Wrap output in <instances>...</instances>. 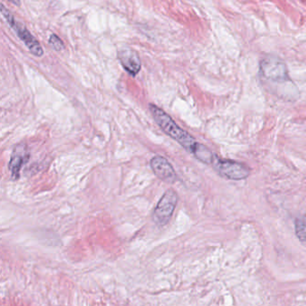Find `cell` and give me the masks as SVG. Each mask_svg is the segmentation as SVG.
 I'll use <instances>...</instances> for the list:
<instances>
[{
  "mask_svg": "<svg viewBox=\"0 0 306 306\" xmlns=\"http://www.w3.org/2000/svg\"><path fill=\"white\" fill-rule=\"evenodd\" d=\"M259 76L270 93L287 101L298 99L299 90L289 76L288 66L277 56L269 55L261 59Z\"/></svg>",
  "mask_w": 306,
  "mask_h": 306,
  "instance_id": "6da1fadb",
  "label": "cell"
},
{
  "mask_svg": "<svg viewBox=\"0 0 306 306\" xmlns=\"http://www.w3.org/2000/svg\"><path fill=\"white\" fill-rule=\"evenodd\" d=\"M148 107H149L151 115H153L154 120L160 127L161 130L165 134H167L168 136L171 137V139L177 142L187 151L193 154L194 151L199 144L197 140H195V138L191 136L187 131L180 127L166 112H164L162 108L157 107V105L150 103Z\"/></svg>",
  "mask_w": 306,
  "mask_h": 306,
  "instance_id": "7a4b0ae2",
  "label": "cell"
},
{
  "mask_svg": "<svg viewBox=\"0 0 306 306\" xmlns=\"http://www.w3.org/2000/svg\"><path fill=\"white\" fill-rule=\"evenodd\" d=\"M212 166L220 177L228 180L241 181L250 176V169L244 163L231 159H223L215 155Z\"/></svg>",
  "mask_w": 306,
  "mask_h": 306,
  "instance_id": "3957f363",
  "label": "cell"
},
{
  "mask_svg": "<svg viewBox=\"0 0 306 306\" xmlns=\"http://www.w3.org/2000/svg\"><path fill=\"white\" fill-rule=\"evenodd\" d=\"M178 195L172 189H168L157 202L152 213V220L157 226L164 227L171 220L178 203Z\"/></svg>",
  "mask_w": 306,
  "mask_h": 306,
  "instance_id": "277c9868",
  "label": "cell"
},
{
  "mask_svg": "<svg viewBox=\"0 0 306 306\" xmlns=\"http://www.w3.org/2000/svg\"><path fill=\"white\" fill-rule=\"evenodd\" d=\"M0 9H1V14L6 18L8 25L11 26L12 29L15 31V33L19 37V39L22 40L26 47L28 48L30 52L34 56L39 57V58L41 56H43L44 52L42 48L40 46V44L38 42V40L32 35V33H30L29 31L26 29V27L21 25L20 22L15 21V19L14 18L11 12L5 8L4 5L1 4Z\"/></svg>",
  "mask_w": 306,
  "mask_h": 306,
  "instance_id": "5b68a950",
  "label": "cell"
},
{
  "mask_svg": "<svg viewBox=\"0 0 306 306\" xmlns=\"http://www.w3.org/2000/svg\"><path fill=\"white\" fill-rule=\"evenodd\" d=\"M150 167L154 174L160 180L166 182L168 184H173L177 180V174L173 167L168 161L167 159L160 155L153 157L150 160Z\"/></svg>",
  "mask_w": 306,
  "mask_h": 306,
  "instance_id": "8992f818",
  "label": "cell"
},
{
  "mask_svg": "<svg viewBox=\"0 0 306 306\" xmlns=\"http://www.w3.org/2000/svg\"><path fill=\"white\" fill-rule=\"evenodd\" d=\"M30 154L25 144H18L15 146L12 153L10 162L8 165L13 180H17L20 177L22 167L29 159Z\"/></svg>",
  "mask_w": 306,
  "mask_h": 306,
  "instance_id": "52a82bcc",
  "label": "cell"
},
{
  "mask_svg": "<svg viewBox=\"0 0 306 306\" xmlns=\"http://www.w3.org/2000/svg\"><path fill=\"white\" fill-rule=\"evenodd\" d=\"M118 58L125 71L132 76H136L141 69V60L138 52L132 49H124L118 53Z\"/></svg>",
  "mask_w": 306,
  "mask_h": 306,
  "instance_id": "ba28073f",
  "label": "cell"
},
{
  "mask_svg": "<svg viewBox=\"0 0 306 306\" xmlns=\"http://www.w3.org/2000/svg\"><path fill=\"white\" fill-rule=\"evenodd\" d=\"M193 155L198 160L207 165H212L215 158V154H214L207 146L200 143L194 151Z\"/></svg>",
  "mask_w": 306,
  "mask_h": 306,
  "instance_id": "9c48e42d",
  "label": "cell"
},
{
  "mask_svg": "<svg viewBox=\"0 0 306 306\" xmlns=\"http://www.w3.org/2000/svg\"><path fill=\"white\" fill-rule=\"evenodd\" d=\"M295 231L296 237L303 245H306V219L303 217L296 218L295 221Z\"/></svg>",
  "mask_w": 306,
  "mask_h": 306,
  "instance_id": "30bf717a",
  "label": "cell"
},
{
  "mask_svg": "<svg viewBox=\"0 0 306 306\" xmlns=\"http://www.w3.org/2000/svg\"><path fill=\"white\" fill-rule=\"evenodd\" d=\"M49 43L56 51H61L65 48V45L63 43L62 40H60L55 34H51L50 39H49Z\"/></svg>",
  "mask_w": 306,
  "mask_h": 306,
  "instance_id": "8fae6325",
  "label": "cell"
}]
</instances>
